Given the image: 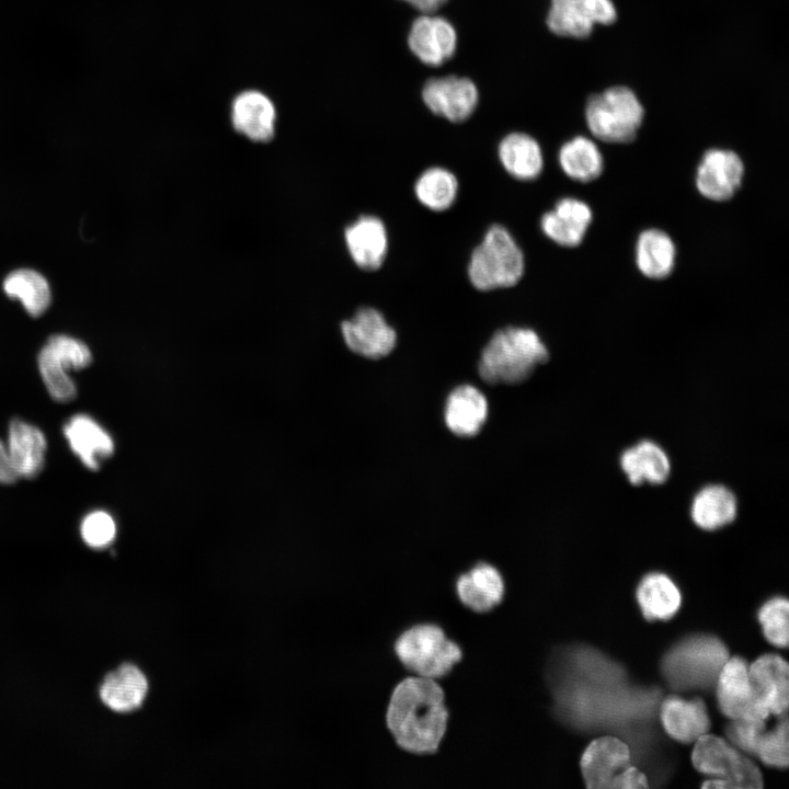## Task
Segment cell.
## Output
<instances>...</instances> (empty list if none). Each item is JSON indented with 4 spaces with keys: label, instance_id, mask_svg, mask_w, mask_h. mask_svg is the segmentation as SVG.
<instances>
[{
    "label": "cell",
    "instance_id": "1",
    "mask_svg": "<svg viewBox=\"0 0 789 789\" xmlns=\"http://www.w3.org/2000/svg\"><path fill=\"white\" fill-rule=\"evenodd\" d=\"M396 743L414 754H433L445 735L448 710L435 679L408 677L393 689L386 714Z\"/></svg>",
    "mask_w": 789,
    "mask_h": 789
},
{
    "label": "cell",
    "instance_id": "2",
    "mask_svg": "<svg viewBox=\"0 0 789 789\" xmlns=\"http://www.w3.org/2000/svg\"><path fill=\"white\" fill-rule=\"evenodd\" d=\"M527 270L526 254L516 236L503 222H491L470 249L465 278L478 294L516 288Z\"/></svg>",
    "mask_w": 789,
    "mask_h": 789
},
{
    "label": "cell",
    "instance_id": "3",
    "mask_svg": "<svg viewBox=\"0 0 789 789\" xmlns=\"http://www.w3.org/2000/svg\"><path fill=\"white\" fill-rule=\"evenodd\" d=\"M549 359V351L531 328L506 324L496 329L481 350L480 378L489 385H518Z\"/></svg>",
    "mask_w": 789,
    "mask_h": 789
},
{
    "label": "cell",
    "instance_id": "4",
    "mask_svg": "<svg viewBox=\"0 0 789 789\" xmlns=\"http://www.w3.org/2000/svg\"><path fill=\"white\" fill-rule=\"evenodd\" d=\"M729 651L717 637L695 634L674 644L663 656L661 670L674 690L709 689L718 678Z\"/></svg>",
    "mask_w": 789,
    "mask_h": 789
},
{
    "label": "cell",
    "instance_id": "5",
    "mask_svg": "<svg viewBox=\"0 0 789 789\" xmlns=\"http://www.w3.org/2000/svg\"><path fill=\"white\" fill-rule=\"evenodd\" d=\"M395 652L409 671L431 679L446 676L462 658L459 645L432 624L403 631L395 642Z\"/></svg>",
    "mask_w": 789,
    "mask_h": 789
},
{
    "label": "cell",
    "instance_id": "6",
    "mask_svg": "<svg viewBox=\"0 0 789 789\" xmlns=\"http://www.w3.org/2000/svg\"><path fill=\"white\" fill-rule=\"evenodd\" d=\"M644 110L637 95L627 87H611L592 95L585 107L591 134L605 142L632 141L642 124Z\"/></svg>",
    "mask_w": 789,
    "mask_h": 789
},
{
    "label": "cell",
    "instance_id": "7",
    "mask_svg": "<svg viewBox=\"0 0 789 789\" xmlns=\"http://www.w3.org/2000/svg\"><path fill=\"white\" fill-rule=\"evenodd\" d=\"M695 768L725 782L728 789H758L763 777L758 767L724 739L704 734L691 753Z\"/></svg>",
    "mask_w": 789,
    "mask_h": 789
},
{
    "label": "cell",
    "instance_id": "8",
    "mask_svg": "<svg viewBox=\"0 0 789 789\" xmlns=\"http://www.w3.org/2000/svg\"><path fill=\"white\" fill-rule=\"evenodd\" d=\"M341 334L347 348L364 358L378 361L389 356L398 343V332L385 312L376 306H359L344 319Z\"/></svg>",
    "mask_w": 789,
    "mask_h": 789
},
{
    "label": "cell",
    "instance_id": "9",
    "mask_svg": "<svg viewBox=\"0 0 789 789\" xmlns=\"http://www.w3.org/2000/svg\"><path fill=\"white\" fill-rule=\"evenodd\" d=\"M716 683L718 706L725 717L731 720L767 721L769 710L751 683L744 659H728Z\"/></svg>",
    "mask_w": 789,
    "mask_h": 789
},
{
    "label": "cell",
    "instance_id": "10",
    "mask_svg": "<svg viewBox=\"0 0 789 789\" xmlns=\"http://www.w3.org/2000/svg\"><path fill=\"white\" fill-rule=\"evenodd\" d=\"M343 240L352 263L362 272L377 273L388 262L391 233L378 214L358 215L344 227Z\"/></svg>",
    "mask_w": 789,
    "mask_h": 789
},
{
    "label": "cell",
    "instance_id": "11",
    "mask_svg": "<svg viewBox=\"0 0 789 789\" xmlns=\"http://www.w3.org/2000/svg\"><path fill=\"white\" fill-rule=\"evenodd\" d=\"M631 765L629 745L610 735L593 740L581 758L582 775L591 789H621L624 774Z\"/></svg>",
    "mask_w": 789,
    "mask_h": 789
},
{
    "label": "cell",
    "instance_id": "12",
    "mask_svg": "<svg viewBox=\"0 0 789 789\" xmlns=\"http://www.w3.org/2000/svg\"><path fill=\"white\" fill-rule=\"evenodd\" d=\"M616 18L611 0H551L547 25L556 35L586 38L595 24L609 25Z\"/></svg>",
    "mask_w": 789,
    "mask_h": 789
},
{
    "label": "cell",
    "instance_id": "13",
    "mask_svg": "<svg viewBox=\"0 0 789 789\" xmlns=\"http://www.w3.org/2000/svg\"><path fill=\"white\" fill-rule=\"evenodd\" d=\"M743 176L744 164L736 152L713 148L704 153L697 167L695 183L705 198L724 202L734 196Z\"/></svg>",
    "mask_w": 789,
    "mask_h": 789
},
{
    "label": "cell",
    "instance_id": "14",
    "mask_svg": "<svg viewBox=\"0 0 789 789\" xmlns=\"http://www.w3.org/2000/svg\"><path fill=\"white\" fill-rule=\"evenodd\" d=\"M422 98L434 115L450 123H462L473 114L479 94L470 79L447 76L428 80Z\"/></svg>",
    "mask_w": 789,
    "mask_h": 789
},
{
    "label": "cell",
    "instance_id": "15",
    "mask_svg": "<svg viewBox=\"0 0 789 789\" xmlns=\"http://www.w3.org/2000/svg\"><path fill=\"white\" fill-rule=\"evenodd\" d=\"M590 206L575 197H562L539 219V229L552 243L562 248L580 245L592 222Z\"/></svg>",
    "mask_w": 789,
    "mask_h": 789
},
{
    "label": "cell",
    "instance_id": "16",
    "mask_svg": "<svg viewBox=\"0 0 789 789\" xmlns=\"http://www.w3.org/2000/svg\"><path fill=\"white\" fill-rule=\"evenodd\" d=\"M496 159L505 175L515 182H534L545 169L540 144L524 132H511L504 135L496 146Z\"/></svg>",
    "mask_w": 789,
    "mask_h": 789
},
{
    "label": "cell",
    "instance_id": "17",
    "mask_svg": "<svg viewBox=\"0 0 789 789\" xmlns=\"http://www.w3.org/2000/svg\"><path fill=\"white\" fill-rule=\"evenodd\" d=\"M408 45L422 62L439 66L454 55L457 34L446 19L433 13L423 14L412 23Z\"/></svg>",
    "mask_w": 789,
    "mask_h": 789
},
{
    "label": "cell",
    "instance_id": "18",
    "mask_svg": "<svg viewBox=\"0 0 789 789\" xmlns=\"http://www.w3.org/2000/svg\"><path fill=\"white\" fill-rule=\"evenodd\" d=\"M230 119L237 133L255 142H267L275 134L276 108L263 92L245 90L233 99Z\"/></svg>",
    "mask_w": 789,
    "mask_h": 789
},
{
    "label": "cell",
    "instance_id": "19",
    "mask_svg": "<svg viewBox=\"0 0 789 789\" xmlns=\"http://www.w3.org/2000/svg\"><path fill=\"white\" fill-rule=\"evenodd\" d=\"M461 182L447 165L431 164L421 169L412 180L415 203L431 214L448 213L458 202Z\"/></svg>",
    "mask_w": 789,
    "mask_h": 789
},
{
    "label": "cell",
    "instance_id": "20",
    "mask_svg": "<svg viewBox=\"0 0 789 789\" xmlns=\"http://www.w3.org/2000/svg\"><path fill=\"white\" fill-rule=\"evenodd\" d=\"M62 432L71 451L89 470H99L102 461L114 453L112 436L88 414L72 415Z\"/></svg>",
    "mask_w": 789,
    "mask_h": 789
},
{
    "label": "cell",
    "instance_id": "21",
    "mask_svg": "<svg viewBox=\"0 0 789 789\" xmlns=\"http://www.w3.org/2000/svg\"><path fill=\"white\" fill-rule=\"evenodd\" d=\"M660 718L665 732L682 743H693L710 729V719L700 698L666 697L660 707Z\"/></svg>",
    "mask_w": 789,
    "mask_h": 789
},
{
    "label": "cell",
    "instance_id": "22",
    "mask_svg": "<svg viewBox=\"0 0 789 789\" xmlns=\"http://www.w3.org/2000/svg\"><path fill=\"white\" fill-rule=\"evenodd\" d=\"M748 676L769 713L787 712L789 701L788 663L777 654H764L748 666Z\"/></svg>",
    "mask_w": 789,
    "mask_h": 789
},
{
    "label": "cell",
    "instance_id": "23",
    "mask_svg": "<svg viewBox=\"0 0 789 789\" xmlns=\"http://www.w3.org/2000/svg\"><path fill=\"white\" fill-rule=\"evenodd\" d=\"M488 401L474 386L460 385L447 397L444 420L448 430L459 437H473L488 418Z\"/></svg>",
    "mask_w": 789,
    "mask_h": 789
},
{
    "label": "cell",
    "instance_id": "24",
    "mask_svg": "<svg viewBox=\"0 0 789 789\" xmlns=\"http://www.w3.org/2000/svg\"><path fill=\"white\" fill-rule=\"evenodd\" d=\"M460 602L476 613H487L498 606L504 596V581L496 568L479 562L456 581Z\"/></svg>",
    "mask_w": 789,
    "mask_h": 789
},
{
    "label": "cell",
    "instance_id": "25",
    "mask_svg": "<svg viewBox=\"0 0 789 789\" xmlns=\"http://www.w3.org/2000/svg\"><path fill=\"white\" fill-rule=\"evenodd\" d=\"M5 445L20 478L32 479L41 473L47 442L38 427L21 419H13Z\"/></svg>",
    "mask_w": 789,
    "mask_h": 789
},
{
    "label": "cell",
    "instance_id": "26",
    "mask_svg": "<svg viewBox=\"0 0 789 789\" xmlns=\"http://www.w3.org/2000/svg\"><path fill=\"white\" fill-rule=\"evenodd\" d=\"M148 691L144 673L133 664H123L110 673L100 688L104 705L117 712H128L142 704Z\"/></svg>",
    "mask_w": 789,
    "mask_h": 789
},
{
    "label": "cell",
    "instance_id": "27",
    "mask_svg": "<svg viewBox=\"0 0 789 789\" xmlns=\"http://www.w3.org/2000/svg\"><path fill=\"white\" fill-rule=\"evenodd\" d=\"M676 248L672 238L655 228L643 230L636 242V265L648 278L663 279L674 270Z\"/></svg>",
    "mask_w": 789,
    "mask_h": 789
},
{
    "label": "cell",
    "instance_id": "28",
    "mask_svg": "<svg viewBox=\"0 0 789 789\" xmlns=\"http://www.w3.org/2000/svg\"><path fill=\"white\" fill-rule=\"evenodd\" d=\"M620 465L632 484L664 482L670 473L671 465L665 451L655 443L643 441L625 450Z\"/></svg>",
    "mask_w": 789,
    "mask_h": 789
},
{
    "label": "cell",
    "instance_id": "29",
    "mask_svg": "<svg viewBox=\"0 0 789 789\" xmlns=\"http://www.w3.org/2000/svg\"><path fill=\"white\" fill-rule=\"evenodd\" d=\"M557 160L569 179L588 183L596 180L604 170V158L597 145L584 136H575L558 150Z\"/></svg>",
    "mask_w": 789,
    "mask_h": 789
},
{
    "label": "cell",
    "instance_id": "30",
    "mask_svg": "<svg viewBox=\"0 0 789 789\" xmlns=\"http://www.w3.org/2000/svg\"><path fill=\"white\" fill-rule=\"evenodd\" d=\"M637 599L647 620H667L681 606V593L663 573L647 574L638 585Z\"/></svg>",
    "mask_w": 789,
    "mask_h": 789
},
{
    "label": "cell",
    "instance_id": "31",
    "mask_svg": "<svg viewBox=\"0 0 789 789\" xmlns=\"http://www.w3.org/2000/svg\"><path fill=\"white\" fill-rule=\"evenodd\" d=\"M735 516L736 499L723 485H708L701 489L693 501V521L702 529H718L733 522Z\"/></svg>",
    "mask_w": 789,
    "mask_h": 789
},
{
    "label": "cell",
    "instance_id": "32",
    "mask_svg": "<svg viewBox=\"0 0 789 789\" xmlns=\"http://www.w3.org/2000/svg\"><path fill=\"white\" fill-rule=\"evenodd\" d=\"M3 290L9 297L19 299L32 317L44 313L52 299L46 278L28 268L11 272L3 282Z\"/></svg>",
    "mask_w": 789,
    "mask_h": 789
},
{
    "label": "cell",
    "instance_id": "33",
    "mask_svg": "<svg viewBox=\"0 0 789 789\" xmlns=\"http://www.w3.org/2000/svg\"><path fill=\"white\" fill-rule=\"evenodd\" d=\"M779 717L773 729L765 728L758 735L754 755L768 766L785 768L789 762L787 712Z\"/></svg>",
    "mask_w": 789,
    "mask_h": 789
},
{
    "label": "cell",
    "instance_id": "34",
    "mask_svg": "<svg viewBox=\"0 0 789 789\" xmlns=\"http://www.w3.org/2000/svg\"><path fill=\"white\" fill-rule=\"evenodd\" d=\"M37 364L43 382L55 401L65 403L76 398V382L45 346L38 353Z\"/></svg>",
    "mask_w": 789,
    "mask_h": 789
},
{
    "label": "cell",
    "instance_id": "35",
    "mask_svg": "<svg viewBox=\"0 0 789 789\" xmlns=\"http://www.w3.org/2000/svg\"><path fill=\"white\" fill-rule=\"evenodd\" d=\"M788 615L789 603L787 598L780 596L767 601L758 610V620L765 638L779 648L788 645Z\"/></svg>",
    "mask_w": 789,
    "mask_h": 789
},
{
    "label": "cell",
    "instance_id": "36",
    "mask_svg": "<svg viewBox=\"0 0 789 789\" xmlns=\"http://www.w3.org/2000/svg\"><path fill=\"white\" fill-rule=\"evenodd\" d=\"M45 347L69 373L87 368L92 362L90 348L82 341L66 334L52 335Z\"/></svg>",
    "mask_w": 789,
    "mask_h": 789
},
{
    "label": "cell",
    "instance_id": "37",
    "mask_svg": "<svg viewBox=\"0 0 789 789\" xmlns=\"http://www.w3.org/2000/svg\"><path fill=\"white\" fill-rule=\"evenodd\" d=\"M83 541L93 549H103L111 545L116 536L113 516L102 510L87 514L80 525Z\"/></svg>",
    "mask_w": 789,
    "mask_h": 789
},
{
    "label": "cell",
    "instance_id": "38",
    "mask_svg": "<svg viewBox=\"0 0 789 789\" xmlns=\"http://www.w3.org/2000/svg\"><path fill=\"white\" fill-rule=\"evenodd\" d=\"M766 728V721L731 720L725 727V734L739 750L754 755L758 735Z\"/></svg>",
    "mask_w": 789,
    "mask_h": 789
},
{
    "label": "cell",
    "instance_id": "39",
    "mask_svg": "<svg viewBox=\"0 0 789 789\" xmlns=\"http://www.w3.org/2000/svg\"><path fill=\"white\" fill-rule=\"evenodd\" d=\"M20 479V476L9 455L5 443L0 438V483L12 484Z\"/></svg>",
    "mask_w": 789,
    "mask_h": 789
},
{
    "label": "cell",
    "instance_id": "40",
    "mask_svg": "<svg viewBox=\"0 0 789 789\" xmlns=\"http://www.w3.org/2000/svg\"><path fill=\"white\" fill-rule=\"evenodd\" d=\"M414 7L416 10L421 11L423 14H430L434 13L437 9H439L443 4L446 3L447 0H403Z\"/></svg>",
    "mask_w": 789,
    "mask_h": 789
}]
</instances>
